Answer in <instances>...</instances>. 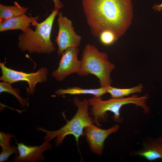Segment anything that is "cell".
I'll list each match as a JSON object with an SVG mask.
<instances>
[{
    "label": "cell",
    "mask_w": 162,
    "mask_h": 162,
    "mask_svg": "<svg viewBox=\"0 0 162 162\" xmlns=\"http://www.w3.org/2000/svg\"><path fill=\"white\" fill-rule=\"evenodd\" d=\"M92 34L99 37L105 30L118 39L129 26L132 18V0H82Z\"/></svg>",
    "instance_id": "6da1fadb"
},
{
    "label": "cell",
    "mask_w": 162,
    "mask_h": 162,
    "mask_svg": "<svg viewBox=\"0 0 162 162\" xmlns=\"http://www.w3.org/2000/svg\"><path fill=\"white\" fill-rule=\"evenodd\" d=\"M59 10H53L44 21L38 23L33 30L28 27L18 37V47L22 52L50 54L55 50L50 39L53 22Z\"/></svg>",
    "instance_id": "7a4b0ae2"
},
{
    "label": "cell",
    "mask_w": 162,
    "mask_h": 162,
    "mask_svg": "<svg viewBox=\"0 0 162 162\" xmlns=\"http://www.w3.org/2000/svg\"><path fill=\"white\" fill-rule=\"evenodd\" d=\"M148 96L146 95L139 97L136 94L126 98H113L106 100H102L101 97L94 96L88 99L89 106H91L90 114L93 116V121L96 125L100 127L99 123L107 121V111H110L114 114L112 117L113 120L116 123L122 122L123 119L120 117V111L122 107L124 105L133 104L142 108L143 113L148 115L150 112V110L146 104Z\"/></svg>",
    "instance_id": "3957f363"
},
{
    "label": "cell",
    "mask_w": 162,
    "mask_h": 162,
    "mask_svg": "<svg viewBox=\"0 0 162 162\" xmlns=\"http://www.w3.org/2000/svg\"><path fill=\"white\" fill-rule=\"evenodd\" d=\"M74 105L77 107V112L72 118L58 130L51 131L43 127H38L37 130L46 133L44 137L45 141H50L56 138V146L58 147L65 137L69 135H73L78 146L80 137L84 134L83 130L88 126L94 124L93 118L90 116L89 105L88 99L85 98L80 100L78 97L73 98Z\"/></svg>",
    "instance_id": "277c9868"
},
{
    "label": "cell",
    "mask_w": 162,
    "mask_h": 162,
    "mask_svg": "<svg viewBox=\"0 0 162 162\" xmlns=\"http://www.w3.org/2000/svg\"><path fill=\"white\" fill-rule=\"evenodd\" d=\"M80 68L77 73L80 76L94 75L99 79L100 87L110 86L112 80L110 76L115 68L108 60V55L100 52L94 46L87 44L83 51Z\"/></svg>",
    "instance_id": "5b68a950"
},
{
    "label": "cell",
    "mask_w": 162,
    "mask_h": 162,
    "mask_svg": "<svg viewBox=\"0 0 162 162\" xmlns=\"http://www.w3.org/2000/svg\"><path fill=\"white\" fill-rule=\"evenodd\" d=\"M2 75L0 80L11 84L20 81L26 82L28 84V93L33 95L36 85L38 82L43 83L47 81L48 70L46 67H41L35 72L26 73L18 71L6 67L4 63L0 62Z\"/></svg>",
    "instance_id": "8992f818"
},
{
    "label": "cell",
    "mask_w": 162,
    "mask_h": 162,
    "mask_svg": "<svg viewBox=\"0 0 162 162\" xmlns=\"http://www.w3.org/2000/svg\"><path fill=\"white\" fill-rule=\"evenodd\" d=\"M58 31L55 41L58 46L57 54L60 56L67 48L71 46L78 47L82 38L74 31L72 21L63 16L62 11L58 13Z\"/></svg>",
    "instance_id": "52a82bcc"
},
{
    "label": "cell",
    "mask_w": 162,
    "mask_h": 162,
    "mask_svg": "<svg viewBox=\"0 0 162 162\" xmlns=\"http://www.w3.org/2000/svg\"><path fill=\"white\" fill-rule=\"evenodd\" d=\"M79 50L76 46H71L64 50L62 55L58 68L52 74L56 80L62 81L67 76L77 73L81 66V62L77 58Z\"/></svg>",
    "instance_id": "ba28073f"
},
{
    "label": "cell",
    "mask_w": 162,
    "mask_h": 162,
    "mask_svg": "<svg viewBox=\"0 0 162 162\" xmlns=\"http://www.w3.org/2000/svg\"><path fill=\"white\" fill-rule=\"evenodd\" d=\"M119 128L118 124L107 129H101L94 124L86 127L84 129V134L90 149L94 153L101 155L105 140L110 135L117 132Z\"/></svg>",
    "instance_id": "9c48e42d"
},
{
    "label": "cell",
    "mask_w": 162,
    "mask_h": 162,
    "mask_svg": "<svg viewBox=\"0 0 162 162\" xmlns=\"http://www.w3.org/2000/svg\"><path fill=\"white\" fill-rule=\"evenodd\" d=\"M19 155L13 158L14 162H35L43 161L45 158L43 154L46 151L51 149L52 147L49 141H45L39 146L27 145L23 143H17Z\"/></svg>",
    "instance_id": "30bf717a"
},
{
    "label": "cell",
    "mask_w": 162,
    "mask_h": 162,
    "mask_svg": "<svg viewBox=\"0 0 162 162\" xmlns=\"http://www.w3.org/2000/svg\"><path fill=\"white\" fill-rule=\"evenodd\" d=\"M129 154L131 156L144 157L149 161L162 159V136L155 138L145 137L143 140L141 148L131 151Z\"/></svg>",
    "instance_id": "8fae6325"
},
{
    "label": "cell",
    "mask_w": 162,
    "mask_h": 162,
    "mask_svg": "<svg viewBox=\"0 0 162 162\" xmlns=\"http://www.w3.org/2000/svg\"><path fill=\"white\" fill-rule=\"evenodd\" d=\"M38 15L29 17L24 14L0 22V32L19 29L23 31L28 27H35L38 23Z\"/></svg>",
    "instance_id": "7c38bea8"
},
{
    "label": "cell",
    "mask_w": 162,
    "mask_h": 162,
    "mask_svg": "<svg viewBox=\"0 0 162 162\" xmlns=\"http://www.w3.org/2000/svg\"><path fill=\"white\" fill-rule=\"evenodd\" d=\"M14 137V135L6 134L1 131L0 132V145L2 148L0 154V162H4L8 160L12 154H15L16 156L19 155L17 147L11 146L10 143L11 138Z\"/></svg>",
    "instance_id": "4fadbf2b"
},
{
    "label": "cell",
    "mask_w": 162,
    "mask_h": 162,
    "mask_svg": "<svg viewBox=\"0 0 162 162\" xmlns=\"http://www.w3.org/2000/svg\"><path fill=\"white\" fill-rule=\"evenodd\" d=\"M106 93H107V91L106 87H100L94 89H84L74 87H68L66 89L59 88L55 92V93L58 95L66 94L71 95L91 94L99 98Z\"/></svg>",
    "instance_id": "5bb4252c"
},
{
    "label": "cell",
    "mask_w": 162,
    "mask_h": 162,
    "mask_svg": "<svg viewBox=\"0 0 162 162\" xmlns=\"http://www.w3.org/2000/svg\"><path fill=\"white\" fill-rule=\"evenodd\" d=\"M14 5L7 6L0 4V22L25 14L28 8L20 6L18 2H14Z\"/></svg>",
    "instance_id": "9a60e30c"
},
{
    "label": "cell",
    "mask_w": 162,
    "mask_h": 162,
    "mask_svg": "<svg viewBox=\"0 0 162 162\" xmlns=\"http://www.w3.org/2000/svg\"><path fill=\"white\" fill-rule=\"evenodd\" d=\"M107 93H109L111 98H120L128 96L131 94L141 93L143 87L142 84L129 88H118L113 87L111 86L106 87Z\"/></svg>",
    "instance_id": "2e32d148"
},
{
    "label": "cell",
    "mask_w": 162,
    "mask_h": 162,
    "mask_svg": "<svg viewBox=\"0 0 162 162\" xmlns=\"http://www.w3.org/2000/svg\"><path fill=\"white\" fill-rule=\"evenodd\" d=\"M6 92L14 95L20 102L22 106L26 105L27 103L26 99L23 98L20 95V93L18 89L14 88L11 84L5 82H0V93Z\"/></svg>",
    "instance_id": "e0dca14e"
},
{
    "label": "cell",
    "mask_w": 162,
    "mask_h": 162,
    "mask_svg": "<svg viewBox=\"0 0 162 162\" xmlns=\"http://www.w3.org/2000/svg\"><path fill=\"white\" fill-rule=\"evenodd\" d=\"M99 37L101 42L105 45H110L118 39L113 32L108 30L102 32Z\"/></svg>",
    "instance_id": "ac0fdd59"
},
{
    "label": "cell",
    "mask_w": 162,
    "mask_h": 162,
    "mask_svg": "<svg viewBox=\"0 0 162 162\" xmlns=\"http://www.w3.org/2000/svg\"><path fill=\"white\" fill-rule=\"evenodd\" d=\"M54 4L53 10H58L62 8L64 6L60 0H52Z\"/></svg>",
    "instance_id": "d6986e66"
},
{
    "label": "cell",
    "mask_w": 162,
    "mask_h": 162,
    "mask_svg": "<svg viewBox=\"0 0 162 162\" xmlns=\"http://www.w3.org/2000/svg\"><path fill=\"white\" fill-rule=\"evenodd\" d=\"M153 9L155 10L160 11L162 10V2L159 4H155L153 7Z\"/></svg>",
    "instance_id": "ffe728a7"
}]
</instances>
